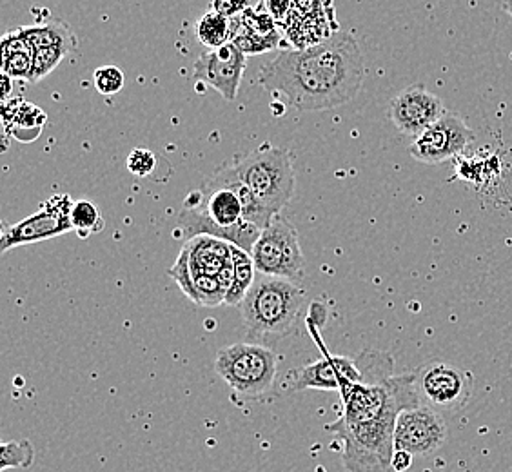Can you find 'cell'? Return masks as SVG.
Returning <instances> with one entry per match:
<instances>
[{"label":"cell","instance_id":"cell-1","mask_svg":"<svg viewBox=\"0 0 512 472\" xmlns=\"http://www.w3.org/2000/svg\"><path fill=\"white\" fill-rule=\"evenodd\" d=\"M364 378L342 387L344 413L329 427L342 443L349 472H394V429L398 414L422 404L416 374L393 376V358L367 349L356 358Z\"/></svg>","mask_w":512,"mask_h":472},{"label":"cell","instance_id":"cell-2","mask_svg":"<svg viewBox=\"0 0 512 472\" xmlns=\"http://www.w3.org/2000/svg\"><path fill=\"white\" fill-rule=\"evenodd\" d=\"M364 79V55L347 31H335L304 50L278 51L258 73L267 91L284 95L298 111L344 106L356 99Z\"/></svg>","mask_w":512,"mask_h":472},{"label":"cell","instance_id":"cell-3","mask_svg":"<svg viewBox=\"0 0 512 472\" xmlns=\"http://www.w3.org/2000/svg\"><path fill=\"white\" fill-rule=\"evenodd\" d=\"M178 229L186 238L198 235L217 236L251 253L262 229L247 222L244 206L235 189L215 177L202 189L189 193L178 215Z\"/></svg>","mask_w":512,"mask_h":472},{"label":"cell","instance_id":"cell-4","mask_svg":"<svg viewBox=\"0 0 512 472\" xmlns=\"http://www.w3.org/2000/svg\"><path fill=\"white\" fill-rule=\"evenodd\" d=\"M304 289L293 280L262 275L238 305L247 335L256 342H275L295 329L304 305Z\"/></svg>","mask_w":512,"mask_h":472},{"label":"cell","instance_id":"cell-5","mask_svg":"<svg viewBox=\"0 0 512 472\" xmlns=\"http://www.w3.org/2000/svg\"><path fill=\"white\" fill-rule=\"evenodd\" d=\"M240 180L264 206L280 215L295 195V169L287 149L264 144L233 164Z\"/></svg>","mask_w":512,"mask_h":472},{"label":"cell","instance_id":"cell-6","mask_svg":"<svg viewBox=\"0 0 512 472\" xmlns=\"http://www.w3.org/2000/svg\"><path fill=\"white\" fill-rule=\"evenodd\" d=\"M215 371L231 391L256 400L275 384L276 354L266 345H227L217 353Z\"/></svg>","mask_w":512,"mask_h":472},{"label":"cell","instance_id":"cell-7","mask_svg":"<svg viewBox=\"0 0 512 472\" xmlns=\"http://www.w3.org/2000/svg\"><path fill=\"white\" fill-rule=\"evenodd\" d=\"M256 271L262 275L300 280L304 275L306 258L298 242V233L291 222L276 215L271 224L262 229L251 249Z\"/></svg>","mask_w":512,"mask_h":472},{"label":"cell","instance_id":"cell-8","mask_svg":"<svg viewBox=\"0 0 512 472\" xmlns=\"http://www.w3.org/2000/svg\"><path fill=\"white\" fill-rule=\"evenodd\" d=\"M447 440V423L433 405L407 407L398 414L394 429V451H405L413 456H429L438 451Z\"/></svg>","mask_w":512,"mask_h":472},{"label":"cell","instance_id":"cell-9","mask_svg":"<svg viewBox=\"0 0 512 472\" xmlns=\"http://www.w3.org/2000/svg\"><path fill=\"white\" fill-rule=\"evenodd\" d=\"M71 206L69 195H55L44 202L37 213L6 227L0 240V251L6 253L15 247L37 244L64 235L73 229L71 226Z\"/></svg>","mask_w":512,"mask_h":472},{"label":"cell","instance_id":"cell-10","mask_svg":"<svg viewBox=\"0 0 512 472\" xmlns=\"http://www.w3.org/2000/svg\"><path fill=\"white\" fill-rule=\"evenodd\" d=\"M474 142V131L458 113H445L433 126L425 129L409 148V153L422 164H442L460 157Z\"/></svg>","mask_w":512,"mask_h":472},{"label":"cell","instance_id":"cell-11","mask_svg":"<svg viewBox=\"0 0 512 472\" xmlns=\"http://www.w3.org/2000/svg\"><path fill=\"white\" fill-rule=\"evenodd\" d=\"M418 391L425 404L438 411H460L473 391V378L460 367L447 362H433L416 374Z\"/></svg>","mask_w":512,"mask_h":472},{"label":"cell","instance_id":"cell-12","mask_svg":"<svg viewBox=\"0 0 512 472\" xmlns=\"http://www.w3.org/2000/svg\"><path fill=\"white\" fill-rule=\"evenodd\" d=\"M246 66V53L238 50L229 40L224 46L206 51L198 57L193 66V79L217 89L227 102H233L237 99Z\"/></svg>","mask_w":512,"mask_h":472},{"label":"cell","instance_id":"cell-13","mask_svg":"<svg viewBox=\"0 0 512 472\" xmlns=\"http://www.w3.org/2000/svg\"><path fill=\"white\" fill-rule=\"evenodd\" d=\"M445 113L442 99L420 84L400 91L389 104V117L394 128L409 137H418Z\"/></svg>","mask_w":512,"mask_h":472},{"label":"cell","instance_id":"cell-14","mask_svg":"<svg viewBox=\"0 0 512 472\" xmlns=\"http://www.w3.org/2000/svg\"><path fill=\"white\" fill-rule=\"evenodd\" d=\"M233 262V244L217 236H191L178 255L169 276H217Z\"/></svg>","mask_w":512,"mask_h":472},{"label":"cell","instance_id":"cell-15","mask_svg":"<svg viewBox=\"0 0 512 472\" xmlns=\"http://www.w3.org/2000/svg\"><path fill=\"white\" fill-rule=\"evenodd\" d=\"M324 360H318L313 364L304 365L286 374L284 378V393H298L306 389L316 391H338L340 393V371L335 354L324 351Z\"/></svg>","mask_w":512,"mask_h":472},{"label":"cell","instance_id":"cell-16","mask_svg":"<svg viewBox=\"0 0 512 472\" xmlns=\"http://www.w3.org/2000/svg\"><path fill=\"white\" fill-rule=\"evenodd\" d=\"M35 50L24 37L22 28L10 31L2 39V73L13 80H30Z\"/></svg>","mask_w":512,"mask_h":472},{"label":"cell","instance_id":"cell-17","mask_svg":"<svg viewBox=\"0 0 512 472\" xmlns=\"http://www.w3.org/2000/svg\"><path fill=\"white\" fill-rule=\"evenodd\" d=\"M213 177L224 182L226 186L235 189L242 206H244V217H246L249 224L258 227V229H266L271 220L276 217L275 213H271L258 198L253 195V191L240 180L237 175V171L233 168V164L224 166L222 169H218L217 173Z\"/></svg>","mask_w":512,"mask_h":472},{"label":"cell","instance_id":"cell-18","mask_svg":"<svg viewBox=\"0 0 512 472\" xmlns=\"http://www.w3.org/2000/svg\"><path fill=\"white\" fill-rule=\"evenodd\" d=\"M22 33H24L26 40L30 42L33 50L50 48V46H66L71 51L77 50L75 33L66 22H62L60 19L46 20L42 24H37V26L22 28Z\"/></svg>","mask_w":512,"mask_h":472},{"label":"cell","instance_id":"cell-19","mask_svg":"<svg viewBox=\"0 0 512 472\" xmlns=\"http://www.w3.org/2000/svg\"><path fill=\"white\" fill-rule=\"evenodd\" d=\"M4 120L10 122L13 120L11 126V135L20 140V142H31L35 140L37 133L40 135V128L46 122V113H42L37 106H31L28 102L22 99L13 100L11 106H6L4 109Z\"/></svg>","mask_w":512,"mask_h":472},{"label":"cell","instance_id":"cell-20","mask_svg":"<svg viewBox=\"0 0 512 472\" xmlns=\"http://www.w3.org/2000/svg\"><path fill=\"white\" fill-rule=\"evenodd\" d=\"M256 266L253 256L246 249L233 244V284L227 291L226 302L224 305L238 307L244 300L247 291L253 286L256 278Z\"/></svg>","mask_w":512,"mask_h":472},{"label":"cell","instance_id":"cell-21","mask_svg":"<svg viewBox=\"0 0 512 472\" xmlns=\"http://www.w3.org/2000/svg\"><path fill=\"white\" fill-rule=\"evenodd\" d=\"M231 42L246 55H262L267 51L276 50L280 42V33L275 31L269 35H260L249 30L242 20L233 19L231 20Z\"/></svg>","mask_w":512,"mask_h":472},{"label":"cell","instance_id":"cell-22","mask_svg":"<svg viewBox=\"0 0 512 472\" xmlns=\"http://www.w3.org/2000/svg\"><path fill=\"white\" fill-rule=\"evenodd\" d=\"M195 31L202 46L215 50L231 40V20L217 11L209 10L198 19Z\"/></svg>","mask_w":512,"mask_h":472},{"label":"cell","instance_id":"cell-23","mask_svg":"<svg viewBox=\"0 0 512 472\" xmlns=\"http://www.w3.org/2000/svg\"><path fill=\"white\" fill-rule=\"evenodd\" d=\"M71 226L79 233L80 238L100 233L104 229V218L100 217L99 207L91 200H75L71 206Z\"/></svg>","mask_w":512,"mask_h":472},{"label":"cell","instance_id":"cell-24","mask_svg":"<svg viewBox=\"0 0 512 472\" xmlns=\"http://www.w3.org/2000/svg\"><path fill=\"white\" fill-rule=\"evenodd\" d=\"M33 445L28 440L4 443L0 447V469H26L33 463Z\"/></svg>","mask_w":512,"mask_h":472},{"label":"cell","instance_id":"cell-25","mask_svg":"<svg viewBox=\"0 0 512 472\" xmlns=\"http://www.w3.org/2000/svg\"><path fill=\"white\" fill-rule=\"evenodd\" d=\"M66 46H50V48H40L35 50V62H33V75H31V84L48 77L53 69L59 66L62 59L69 53Z\"/></svg>","mask_w":512,"mask_h":472},{"label":"cell","instance_id":"cell-26","mask_svg":"<svg viewBox=\"0 0 512 472\" xmlns=\"http://www.w3.org/2000/svg\"><path fill=\"white\" fill-rule=\"evenodd\" d=\"M93 80L100 95H117L124 88V73L117 66H102L95 71Z\"/></svg>","mask_w":512,"mask_h":472},{"label":"cell","instance_id":"cell-27","mask_svg":"<svg viewBox=\"0 0 512 472\" xmlns=\"http://www.w3.org/2000/svg\"><path fill=\"white\" fill-rule=\"evenodd\" d=\"M238 19L242 20L249 30L260 33V35H269V33H275L276 31V20L273 19V15L267 13L262 4L255 10L249 8V10L244 11Z\"/></svg>","mask_w":512,"mask_h":472},{"label":"cell","instance_id":"cell-28","mask_svg":"<svg viewBox=\"0 0 512 472\" xmlns=\"http://www.w3.org/2000/svg\"><path fill=\"white\" fill-rule=\"evenodd\" d=\"M155 166H157V157L149 149L137 148L129 153L128 169L131 175L138 178L149 177Z\"/></svg>","mask_w":512,"mask_h":472},{"label":"cell","instance_id":"cell-29","mask_svg":"<svg viewBox=\"0 0 512 472\" xmlns=\"http://www.w3.org/2000/svg\"><path fill=\"white\" fill-rule=\"evenodd\" d=\"M249 0H211V10L224 15L226 19H238L244 11L249 10Z\"/></svg>","mask_w":512,"mask_h":472},{"label":"cell","instance_id":"cell-30","mask_svg":"<svg viewBox=\"0 0 512 472\" xmlns=\"http://www.w3.org/2000/svg\"><path fill=\"white\" fill-rule=\"evenodd\" d=\"M269 15H273L276 22H284L293 11V0H264L262 4Z\"/></svg>","mask_w":512,"mask_h":472},{"label":"cell","instance_id":"cell-31","mask_svg":"<svg viewBox=\"0 0 512 472\" xmlns=\"http://www.w3.org/2000/svg\"><path fill=\"white\" fill-rule=\"evenodd\" d=\"M413 462V454L405 453V451H394L393 469L394 472H404L411 467Z\"/></svg>","mask_w":512,"mask_h":472},{"label":"cell","instance_id":"cell-32","mask_svg":"<svg viewBox=\"0 0 512 472\" xmlns=\"http://www.w3.org/2000/svg\"><path fill=\"white\" fill-rule=\"evenodd\" d=\"M502 10L512 19V0H502Z\"/></svg>","mask_w":512,"mask_h":472}]
</instances>
